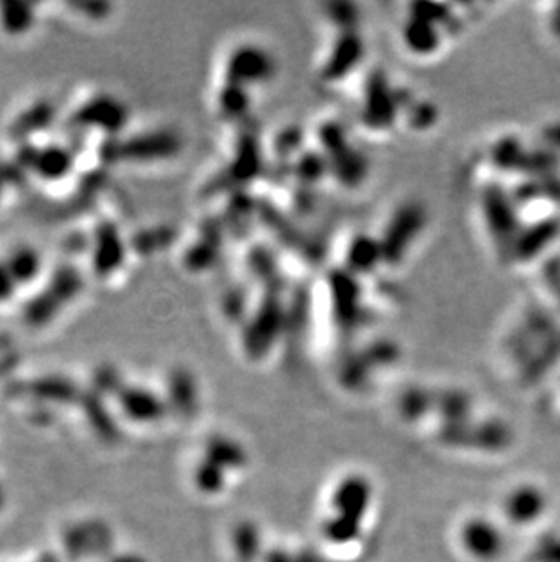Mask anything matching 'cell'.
Here are the masks:
<instances>
[{
	"mask_svg": "<svg viewBox=\"0 0 560 562\" xmlns=\"http://www.w3.org/2000/svg\"><path fill=\"white\" fill-rule=\"evenodd\" d=\"M77 10L86 12L87 17L98 19V17H106V14L109 12V6L102 3H93V5H77Z\"/></svg>",
	"mask_w": 560,
	"mask_h": 562,
	"instance_id": "cell-13",
	"label": "cell"
},
{
	"mask_svg": "<svg viewBox=\"0 0 560 562\" xmlns=\"http://www.w3.org/2000/svg\"><path fill=\"white\" fill-rule=\"evenodd\" d=\"M124 261V243L111 222H104L95 232L93 266L98 275L114 273Z\"/></svg>",
	"mask_w": 560,
	"mask_h": 562,
	"instance_id": "cell-2",
	"label": "cell"
},
{
	"mask_svg": "<svg viewBox=\"0 0 560 562\" xmlns=\"http://www.w3.org/2000/svg\"><path fill=\"white\" fill-rule=\"evenodd\" d=\"M542 495L537 490L524 488L513 495L510 511L517 521H531L542 511Z\"/></svg>",
	"mask_w": 560,
	"mask_h": 562,
	"instance_id": "cell-10",
	"label": "cell"
},
{
	"mask_svg": "<svg viewBox=\"0 0 560 562\" xmlns=\"http://www.w3.org/2000/svg\"><path fill=\"white\" fill-rule=\"evenodd\" d=\"M55 117V109L48 102H41L33 107H30L26 114L14 124V134L17 137H26L44 126H48Z\"/></svg>",
	"mask_w": 560,
	"mask_h": 562,
	"instance_id": "cell-7",
	"label": "cell"
},
{
	"mask_svg": "<svg viewBox=\"0 0 560 562\" xmlns=\"http://www.w3.org/2000/svg\"><path fill=\"white\" fill-rule=\"evenodd\" d=\"M78 126H93L107 134L121 132L128 123L126 106L111 95H100L84 104L73 117Z\"/></svg>",
	"mask_w": 560,
	"mask_h": 562,
	"instance_id": "cell-1",
	"label": "cell"
},
{
	"mask_svg": "<svg viewBox=\"0 0 560 562\" xmlns=\"http://www.w3.org/2000/svg\"><path fill=\"white\" fill-rule=\"evenodd\" d=\"M73 168V155L68 148L62 146H48L44 150L35 152V159L32 170L44 180H59L64 179Z\"/></svg>",
	"mask_w": 560,
	"mask_h": 562,
	"instance_id": "cell-3",
	"label": "cell"
},
{
	"mask_svg": "<svg viewBox=\"0 0 560 562\" xmlns=\"http://www.w3.org/2000/svg\"><path fill=\"white\" fill-rule=\"evenodd\" d=\"M15 279L12 277L6 263H0V300H10L15 293Z\"/></svg>",
	"mask_w": 560,
	"mask_h": 562,
	"instance_id": "cell-11",
	"label": "cell"
},
{
	"mask_svg": "<svg viewBox=\"0 0 560 562\" xmlns=\"http://www.w3.org/2000/svg\"><path fill=\"white\" fill-rule=\"evenodd\" d=\"M82 288V279H80V273H77V270H73L71 266H64L60 268L53 279H51V284L48 286L50 293L60 302H68L71 300Z\"/></svg>",
	"mask_w": 560,
	"mask_h": 562,
	"instance_id": "cell-9",
	"label": "cell"
},
{
	"mask_svg": "<svg viewBox=\"0 0 560 562\" xmlns=\"http://www.w3.org/2000/svg\"><path fill=\"white\" fill-rule=\"evenodd\" d=\"M35 23V8L30 3L0 5V26L10 35H24Z\"/></svg>",
	"mask_w": 560,
	"mask_h": 562,
	"instance_id": "cell-6",
	"label": "cell"
},
{
	"mask_svg": "<svg viewBox=\"0 0 560 562\" xmlns=\"http://www.w3.org/2000/svg\"><path fill=\"white\" fill-rule=\"evenodd\" d=\"M6 266L17 284H28L37 279L42 268V261L37 250L30 246H19L8 255Z\"/></svg>",
	"mask_w": 560,
	"mask_h": 562,
	"instance_id": "cell-5",
	"label": "cell"
},
{
	"mask_svg": "<svg viewBox=\"0 0 560 562\" xmlns=\"http://www.w3.org/2000/svg\"><path fill=\"white\" fill-rule=\"evenodd\" d=\"M173 150V141L164 135H141L119 144L121 159H153L168 155Z\"/></svg>",
	"mask_w": 560,
	"mask_h": 562,
	"instance_id": "cell-4",
	"label": "cell"
},
{
	"mask_svg": "<svg viewBox=\"0 0 560 562\" xmlns=\"http://www.w3.org/2000/svg\"><path fill=\"white\" fill-rule=\"evenodd\" d=\"M59 308H60V302L50 293V290H46L44 293L33 297L28 302L24 309V318L30 326L39 327V326L48 324L57 315Z\"/></svg>",
	"mask_w": 560,
	"mask_h": 562,
	"instance_id": "cell-8",
	"label": "cell"
},
{
	"mask_svg": "<svg viewBox=\"0 0 560 562\" xmlns=\"http://www.w3.org/2000/svg\"><path fill=\"white\" fill-rule=\"evenodd\" d=\"M540 555H542L544 562H560V540L546 542Z\"/></svg>",
	"mask_w": 560,
	"mask_h": 562,
	"instance_id": "cell-12",
	"label": "cell"
}]
</instances>
